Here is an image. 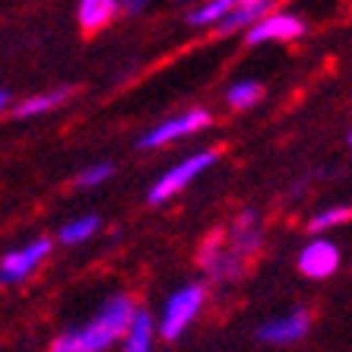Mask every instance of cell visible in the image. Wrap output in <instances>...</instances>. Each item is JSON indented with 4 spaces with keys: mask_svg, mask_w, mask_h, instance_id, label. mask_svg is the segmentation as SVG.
<instances>
[{
    "mask_svg": "<svg viewBox=\"0 0 352 352\" xmlns=\"http://www.w3.org/2000/svg\"><path fill=\"white\" fill-rule=\"evenodd\" d=\"M133 318H137V308L127 295H111L105 302V308L96 314V318L80 330H67L60 333L54 343H51V352H105L127 336Z\"/></svg>",
    "mask_w": 352,
    "mask_h": 352,
    "instance_id": "1",
    "label": "cell"
},
{
    "mask_svg": "<svg viewBox=\"0 0 352 352\" xmlns=\"http://www.w3.org/2000/svg\"><path fill=\"white\" fill-rule=\"evenodd\" d=\"M216 159H219V149H206V153H197V156H188L184 162L172 165V168L149 188V204H165L168 197H178L197 175L206 172L210 165H216Z\"/></svg>",
    "mask_w": 352,
    "mask_h": 352,
    "instance_id": "2",
    "label": "cell"
},
{
    "mask_svg": "<svg viewBox=\"0 0 352 352\" xmlns=\"http://www.w3.org/2000/svg\"><path fill=\"white\" fill-rule=\"evenodd\" d=\"M204 286H181L178 292H172V298L165 302V311H162V324H159V333L165 336V340H178L184 330H188V324L197 318V311L204 308Z\"/></svg>",
    "mask_w": 352,
    "mask_h": 352,
    "instance_id": "3",
    "label": "cell"
},
{
    "mask_svg": "<svg viewBox=\"0 0 352 352\" xmlns=\"http://www.w3.org/2000/svg\"><path fill=\"white\" fill-rule=\"evenodd\" d=\"M48 254H51L48 238H38L32 245L10 251V254L0 261V286H16V283H23L25 276H32L35 267H38Z\"/></svg>",
    "mask_w": 352,
    "mask_h": 352,
    "instance_id": "4",
    "label": "cell"
},
{
    "mask_svg": "<svg viewBox=\"0 0 352 352\" xmlns=\"http://www.w3.org/2000/svg\"><path fill=\"white\" fill-rule=\"evenodd\" d=\"M206 124H210V111H206V108L184 111V115L168 118V121H162L159 127H153L149 133H143V137H140V149L165 146V143H172V140L190 137V133H197L200 127H206Z\"/></svg>",
    "mask_w": 352,
    "mask_h": 352,
    "instance_id": "5",
    "label": "cell"
},
{
    "mask_svg": "<svg viewBox=\"0 0 352 352\" xmlns=\"http://www.w3.org/2000/svg\"><path fill=\"white\" fill-rule=\"evenodd\" d=\"M200 263H204V270L210 273L216 283H229V279H235L238 273H241L245 257L238 254L229 241H222L219 235H213L200 248Z\"/></svg>",
    "mask_w": 352,
    "mask_h": 352,
    "instance_id": "6",
    "label": "cell"
},
{
    "mask_svg": "<svg viewBox=\"0 0 352 352\" xmlns=\"http://www.w3.org/2000/svg\"><path fill=\"white\" fill-rule=\"evenodd\" d=\"M305 32V19H298L295 13H286V10H273L267 16L261 19L257 25L248 29V45H263V41H289V38H298Z\"/></svg>",
    "mask_w": 352,
    "mask_h": 352,
    "instance_id": "7",
    "label": "cell"
},
{
    "mask_svg": "<svg viewBox=\"0 0 352 352\" xmlns=\"http://www.w3.org/2000/svg\"><path fill=\"white\" fill-rule=\"evenodd\" d=\"M336 267H340V248L333 241H324V238H314L311 245H305V251L298 254V270L311 279L333 276Z\"/></svg>",
    "mask_w": 352,
    "mask_h": 352,
    "instance_id": "8",
    "label": "cell"
},
{
    "mask_svg": "<svg viewBox=\"0 0 352 352\" xmlns=\"http://www.w3.org/2000/svg\"><path fill=\"white\" fill-rule=\"evenodd\" d=\"M311 327V318L308 311H292V314H283V318H273L267 320L257 336H261L263 343H273V346H289V343H298L305 333Z\"/></svg>",
    "mask_w": 352,
    "mask_h": 352,
    "instance_id": "9",
    "label": "cell"
},
{
    "mask_svg": "<svg viewBox=\"0 0 352 352\" xmlns=\"http://www.w3.org/2000/svg\"><path fill=\"white\" fill-rule=\"evenodd\" d=\"M229 245L235 248L241 257L254 254L257 248H261V216H257L254 210H245V213H241L235 222H232Z\"/></svg>",
    "mask_w": 352,
    "mask_h": 352,
    "instance_id": "10",
    "label": "cell"
},
{
    "mask_svg": "<svg viewBox=\"0 0 352 352\" xmlns=\"http://www.w3.org/2000/svg\"><path fill=\"white\" fill-rule=\"evenodd\" d=\"M267 13H273V7L267 0H241V3L232 7L229 16L219 23V32L229 35V32H238V29H251V25H257Z\"/></svg>",
    "mask_w": 352,
    "mask_h": 352,
    "instance_id": "11",
    "label": "cell"
},
{
    "mask_svg": "<svg viewBox=\"0 0 352 352\" xmlns=\"http://www.w3.org/2000/svg\"><path fill=\"white\" fill-rule=\"evenodd\" d=\"M115 13H118L115 0H82L80 7H76V23H80L86 32H96V29L111 23Z\"/></svg>",
    "mask_w": 352,
    "mask_h": 352,
    "instance_id": "12",
    "label": "cell"
},
{
    "mask_svg": "<svg viewBox=\"0 0 352 352\" xmlns=\"http://www.w3.org/2000/svg\"><path fill=\"white\" fill-rule=\"evenodd\" d=\"M124 352H153V318L146 311H137L131 330L124 336Z\"/></svg>",
    "mask_w": 352,
    "mask_h": 352,
    "instance_id": "13",
    "label": "cell"
},
{
    "mask_svg": "<svg viewBox=\"0 0 352 352\" xmlns=\"http://www.w3.org/2000/svg\"><path fill=\"white\" fill-rule=\"evenodd\" d=\"M67 96H70V89L41 92V96H32V98H25V102H19V105L13 108V115L16 118H35V115H41V111H51L54 105H60Z\"/></svg>",
    "mask_w": 352,
    "mask_h": 352,
    "instance_id": "14",
    "label": "cell"
},
{
    "mask_svg": "<svg viewBox=\"0 0 352 352\" xmlns=\"http://www.w3.org/2000/svg\"><path fill=\"white\" fill-rule=\"evenodd\" d=\"M263 96V86L254 80H241V82H232L229 92H226V98H229V105L235 108V111H245V108H254L257 102H261Z\"/></svg>",
    "mask_w": 352,
    "mask_h": 352,
    "instance_id": "15",
    "label": "cell"
},
{
    "mask_svg": "<svg viewBox=\"0 0 352 352\" xmlns=\"http://www.w3.org/2000/svg\"><path fill=\"white\" fill-rule=\"evenodd\" d=\"M232 0H213V3H204V7H197L194 13L188 16L190 25H213V23H222V19L232 13Z\"/></svg>",
    "mask_w": 352,
    "mask_h": 352,
    "instance_id": "16",
    "label": "cell"
},
{
    "mask_svg": "<svg viewBox=\"0 0 352 352\" xmlns=\"http://www.w3.org/2000/svg\"><path fill=\"white\" fill-rule=\"evenodd\" d=\"M96 229H98V216H80V219H70L60 229V241L64 245H82L86 238H92Z\"/></svg>",
    "mask_w": 352,
    "mask_h": 352,
    "instance_id": "17",
    "label": "cell"
},
{
    "mask_svg": "<svg viewBox=\"0 0 352 352\" xmlns=\"http://www.w3.org/2000/svg\"><path fill=\"white\" fill-rule=\"evenodd\" d=\"M352 219V206H330L324 213H318L311 222H308V229L311 232H324V229H333V226H343V222Z\"/></svg>",
    "mask_w": 352,
    "mask_h": 352,
    "instance_id": "18",
    "label": "cell"
},
{
    "mask_svg": "<svg viewBox=\"0 0 352 352\" xmlns=\"http://www.w3.org/2000/svg\"><path fill=\"white\" fill-rule=\"evenodd\" d=\"M115 175V165L111 162H98V165H89V168H82L80 175H76V184L80 188H98L102 181H108Z\"/></svg>",
    "mask_w": 352,
    "mask_h": 352,
    "instance_id": "19",
    "label": "cell"
},
{
    "mask_svg": "<svg viewBox=\"0 0 352 352\" xmlns=\"http://www.w3.org/2000/svg\"><path fill=\"white\" fill-rule=\"evenodd\" d=\"M118 10H124V13H143V10H146V3H140V0H131V3H118Z\"/></svg>",
    "mask_w": 352,
    "mask_h": 352,
    "instance_id": "20",
    "label": "cell"
},
{
    "mask_svg": "<svg viewBox=\"0 0 352 352\" xmlns=\"http://www.w3.org/2000/svg\"><path fill=\"white\" fill-rule=\"evenodd\" d=\"M7 105H10V96H7V92H0V111H3Z\"/></svg>",
    "mask_w": 352,
    "mask_h": 352,
    "instance_id": "21",
    "label": "cell"
},
{
    "mask_svg": "<svg viewBox=\"0 0 352 352\" xmlns=\"http://www.w3.org/2000/svg\"><path fill=\"white\" fill-rule=\"evenodd\" d=\"M349 143H352V131H349Z\"/></svg>",
    "mask_w": 352,
    "mask_h": 352,
    "instance_id": "22",
    "label": "cell"
}]
</instances>
